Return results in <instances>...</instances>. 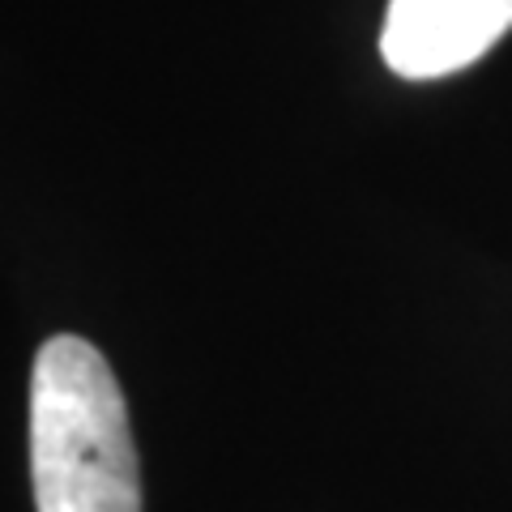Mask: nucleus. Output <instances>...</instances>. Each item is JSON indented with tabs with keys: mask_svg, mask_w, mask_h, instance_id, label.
<instances>
[{
	"mask_svg": "<svg viewBox=\"0 0 512 512\" xmlns=\"http://www.w3.org/2000/svg\"><path fill=\"white\" fill-rule=\"evenodd\" d=\"M30 487L39 512H141V466L111 363L56 333L30 367Z\"/></svg>",
	"mask_w": 512,
	"mask_h": 512,
	"instance_id": "nucleus-1",
	"label": "nucleus"
},
{
	"mask_svg": "<svg viewBox=\"0 0 512 512\" xmlns=\"http://www.w3.org/2000/svg\"><path fill=\"white\" fill-rule=\"evenodd\" d=\"M512 30V0H389L384 64L406 82L470 69Z\"/></svg>",
	"mask_w": 512,
	"mask_h": 512,
	"instance_id": "nucleus-2",
	"label": "nucleus"
}]
</instances>
